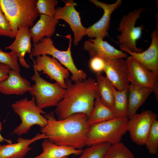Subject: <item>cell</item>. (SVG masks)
I'll return each instance as SVG.
<instances>
[{
	"label": "cell",
	"mask_w": 158,
	"mask_h": 158,
	"mask_svg": "<svg viewBox=\"0 0 158 158\" xmlns=\"http://www.w3.org/2000/svg\"><path fill=\"white\" fill-rule=\"evenodd\" d=\"M44 116L48 123L41 128L40 132L47 139L59 145L69 146L82 150L86 146V142L89 128L88 117L85 114L78 113L60 120L56 118L54 112Z\"/></svg>",
	"instance_id": "1"
},
{
	"label": "cell",
	"mask_w": 158,
	"mask_h": 158,
	"mask_svg": "<svg viewBox=\"0 0 158 158\" xmlns=\"http://www.w3.org/2000/svg\"><path fill=\"white\" fill-rule=\"evenodd\" d=\"M65 81L66 92L55 109L57 120L78 113L84 114L89 118L98 96L95 79L89 77L73 82L68 78Z\"/></svg>",
	"instance_id": "2"
},
{
	"label": "cell",
	"mask_w": 158,
	"mask_h": 158,
	"mask_svg": "<svg viewBox=\"0 0 158 158\" xmlns=\"http://www.w3.org/2000/svg\"><path fill=\"white\" fill-rule=\"evenodd\" d=\"M37 0H0L2 11L13 30L16 32L23 26L29 28L39 14L36 7Z\"/></svg>",
	"instance_id": "3"
},
{
	"label": "cell",
	"mask_w": 158,
	"mask_h": 158,
	"mask_svg": "<svg viewBox=\"0 0 158 158\" xmlns=\"http://www.w3.org/2000/svg\"><path fill=\"white\" fill-rule=\"evenodd\" d=\"M128 117H117L89 126L86 146L107 143L111 145L120 142L127 131Z\"/></svg>",
	"instance_id": "4"
},
{
	"label": "cell",
	"mask_w": 158,
	"mask_h": 158,
	"mask_svg": "<svg viewBox=\"0 0 158 158\" xmlns=\"http://www.w3.org/2000/svg\"><path fill=\"white\" fill-rule=\"evenodd\" d=\"M66 37L69 40L68 47L66 51L59 50L54 46L51 38L44 37L38 43L33 44L31 55L34 57L44 54L51 55L71 73L72 75L70 79L72 81L85 80L87 78V74L83 70L77 68L72 58L71 51V35L69 34Z\"/></svg>",
	"instance_id": "5"
},
{
	"label": "cell",
	"mask_w": 158,
	"mask_h": 158,
	"mask_svg": "<svg viewBox=\"0 0 158 158\" xmlns=\"http://www.w3.org/2000/svg\"><path fill=\"white\" fill-rule=\"evenodd\" d=\"M11 107L21 121L14 130L13 133L19 136L26 134L34 125H37L42 128L48 123L47 119L42 115L46 113L37 107L34 96L30 100L25 97L17 101L12 104Z\"/></svg>",
	"instance_id": "6"
},
{
	"label": "cell",
	"mask_w": 158,
	"mask_h": 158,
	"mask_svg": "<svg viewBox=\"0 0 158 158\" xmlns=\"http://www.w3.org/2000/svg\"><path fill=\"white\" fill-rule=\"evenodd\" d=\"M34 74L31 79L35 82L29 91L35 97L36 104L40 109L56 106L62 99L66 92V89L56 82L51 83L41 77L33 66Z\"/></svg>",
	"instance_id": "7"
},
{
	"label": "cell",
	"mask_w": 158,
	"mask_h": 158,
	"mask_svg": "<svg viewBox=\"0 0 158 158\" xmlns=\"http://www.w3.org/2000/svg\"><path fill=\"white\" fill-rule=\"evenodd\" d=\"M145 9L143 7L135 9L120 19L117 30L121 33L117 36L119 46L125 47L135 53L144 51L137 47L136 42L141 37L144 27L142 24L139 26H136L135 25L141 13Z\"/></svg>",
	"instance_id": "8"
},
{
	"label": "cell",
	"mask_w": 158,
	"mask_h": 158,
	"mask_svg": "<svg viewBox=\"0 0 158 158\" xmlns=\"http://www.w3.org/2000/svg\"><path fill=\"white\" fill-rule=\"evenodd\" d=\"M157 114L150 110L136 114L129 118L127 125L132 140L138 145H145Z\"/></svg>",
	"instance_id": "9"
},
{
	"label": "cell",
	"mask_w": 158,
	"mask_h": 158,
	"mask_svg": "<svg viewBox=\"0 0 158 158\" xmlns=\"http://www.w3.org/2000/svg\"><path fill=\"white\" fill-rule=\"evenodd\" d=\"M126 60L130 84L152 89L158 100V77L132 56L128 57Z\"/></svg>",
	"instance_id": "10"
},
{
	"label": "cell",
	"mask_w": 158,
	"mask_h": 158,
	"mask_svg": "<svg viewBox=\"0 0 158 158\" xmlns=\"http://www.w3.org/2000/svg\"><path fill=\"white\" fill-rule=\"evenodd\" d=\"M33 66L39 72L47 75L50 79L55 80L62 87L66 89L65 80L68 78L69 71L53 57L44 54L36 57L33 60Z\"/></svg>",
	"instance_id": "11"
},
{
	"label": "cell",
	"mask_w": 158,
	"mask_h": 158,
	"mask_svg": "<svg viewBox=\"0 0 158 158\" xmlns=\"http://www.w3.org/2000/svg\"><path fill=\"white\" fill-rule=\"evenodd\" d=\"M90 1L98 8H102L104 13L100 19L91 26L87 28L85 35L90 39L99 38L104 40L108 34L111 16L113 12L122 4V0H117L111 4H108L97 0Z\"/></svg>",
	"instance_id": "12"
},
{
	"label": "cell",
	"mask_w": 158,
	"mask_h": 158,
	"mask_svg": "<svg viewBox=\"0 0 158 158\" xmlns=\"http://www.w3.org/2000/svg\"><path fill=\"white\" fill-rule=\"evenodd\" d=\"M63 1L65 5L63 7L56 8L54 17L58 20H64L69 25L74 35V44L77 46L83 37L86 35V28L81 23L80 13L75 8L76 4L74 0Z\"/></svg>",
	"instance_id": "13"
},
{
	"label": "cell",
	"mask_w": 158,
	"mask_h": 158,
	"mask_svg": "<svg viewBox=\"0 0 158 158\" xmlns=\"http://www.w3.org/2000/svg\"><path fill=\"white\" fill-rule=\"evenodd\" d=\"M104 60L103 71L106 77L116 90L128 91L130 83L126 60L122 58Z\"/></svg>",
	"instance_id": "14"
},
{
	"label": "cell",
	"mask_w": 158,
	"mask_h": 158,
	"mask_svg": "<svg viewBox=\"0 0 158 158\" xmlns=\"http://www.w3.org/2000/svg\"><path fill=\"white\" fill-rule=\"evenodd\" d=\"M151 34V42L149 47L140 53L132 51L126 47L119 46L121 51L129 54L136 60L158 77V24Z\"/></svg>",
	"instance_id": "15"
},
{
	"label": "cell",
	"mask_w": 158,
	"mask_h": 158,
	"mask_svg": "<svg viewBox=\"0 0 158 158\" xmlns=\"http://www.w3.org/2000/svg\"><path fill=\"white\" fill-rule=\"evenodd\" d=\"M83 48L91 58L98 56L107 60L116 58L125 59L128 57L127 53L116 49L101 38L89 39L85 41Z\"/></svg>",
	"instance_id": "16"
},
{
	"label": "cell",
	"mask_w": 158,
	"mask_h": 158,
	"mask_svg": "<svg viewBox=\"0 0 158 158\" xmlns=\"http://www.w3.org/2000/svg\"><path fill=\"white\" fill-rule=\"evenodd\" d=\"M29 29V27L25 26L19 28L16 32L14 41L5 48L15 51L20 65L26 69L30 68V66L26 61L25 56L27 53L31 54L32 48Z\"/></svg>",
	"instance_id": "17"
},
{
	"label": "cell",
	"mask_w": 158,
	"mask_h": 158,
	"mask_svg": "<svg viewBox=\"0 0 158 158\" xmlns=\"http://www.w3.org/2000/svg\"><path fill=\"white\" fill-rule=\"evenodd\" d=\"M47 138L44 134L38 133L31 139L19 137L15 143L0 144V158H24L32 149L29 146L30 144L39 140Z\"/></svg>",
	"instance_id": "18"
},
{
	"label": "cell",
	"mask_w": 158,
	"mask_h": 158,
	"mask_svg": "<svg viewBox=\"0 0 158 158\" xmlns=\"http://www.w3.org/2000/svg\"><path fill=\"white\" fill-rule=\"evenodd\" d=\"M31 86L19 73L11 69L7 78L0 83V92L7 95H21L29 92Z\"/></svg>",
	"instance_id": "19"
},
{
	"label": "cell",
	"mask_w": 158,
	"mask_h": 158,
	"mask_svg": "<svg viewBox=\"0 0 158 158\" xmlns=\"http://www.w3.org/2000/svg\"><path fill=\"white\" fill-rule=\"evenodd\" d=\"M59 23V20L54 17L40 15L38 20L29 29L33 44L38 43L44 37L51 38L52 37Z\"/></svg>",
	"instance_id": "20"
},
{
	"label": "cell",
	"mask_w": 158,
	"mask_h": 158,
	"mask_svg": "<svg viewBox=\"0 0 158 158\" xmlns=\"http://www.w3.org/2000/svg\"><path fill=\"white\" fill-rule=\"evenodd\" d=\"M41 146L42 152L33 158H61L72 154L80 155L83 150L69 146L58 145L47 138L44 139Z\"/></svg>",
	"instance_id": "21"
},
{
	"label": "cell",
	"mask_w": 158,
	"mask_h": 158,
	"mask_svg": "<svg viewBox=\"0 0 158 158\" xmlns=\"http://www.w3.org/2000/svg\"><path fill=\"white\" fill-rule=\"evenodd\" d=\"M153 92L150 88L135 86L130 84L128 90V113L129 118L136 113L138 109Z\"/></svg>",
	"instance_id": "22"
},
{
	"label": "cell",
	"mask_w": 158,
	"mask_h": 158,
	"mask_svg": "<svg viewBox=\"0 0 158 158\" xmlns=\"http://www.w3.org/2000/svg\"><path fill=\"white\" fill-rule=\"evenodd\" d=\"M117 117L112 109L102 102L97 97L92 110L88 119L89 126L106 121Z\"/></svg>",
	"instance_id": "23"
},
{
	"label": "cell",
	"mask_w": 158,
	"mask_h": 158,
	"mask_svg": "<svg viewBox=\"0 0 158 158\" xmlns=\"http://www.w3.org/2000/svg\"><path fill=\"white\" fill-rule=\"evenodd\" d=\"M98 96L104 103L112 108L114 102V87L106 76L101 73L96 75Z\"/></svg>",
	"instance_id": "24"
},
{
	"label": "cell",
	"mask_w": 158,
	"mask_h": 158,
	"mask_svg": "<svg viewBox=\"0 0 158 158\" xmlns=\"http://www.w3.org/2000/svg\"><path fill=\"white\" fill-rule=\"evenodd\" d=\"M128 91L114 89V102L112 109L117 117H128Z\"/></svg>",
	"instance_id": "25"
},
{
	"label": "cell",
	"mask_w": 158,
	"mask_h": 158,
	"mask_svg": "<svg viewBox=\"0 0 158 158\" xmlns=\"http://www.w3.org/2000/svg\"><path fill=\"white\" fill-rule=\"evenodd\" d=\"M103 158H135L132 152L122 142L111 145Z\"/></svg>",
	"instance_id": "26"
},
{
	"label": "cell",
	"mask_w": 158,
	"mask_h": 158,
	"mask_svg": "<svg viewBox=\"0 0 158 158\" xmlns=\"http://www.w3.org/2000/svg\"><path fill=\"white\" fill-rule=\"evenodd\" d=\"M111 145L104 143L87 147L78 158H103Z\"/></svg>",
	"instance_id": "27"
},
{
	"label": "cell",
	"mask_w": 158,
	"mask_h": 158,
	"mask_svg": "<svg viewBox=\"0 0 158 158\" xmlns=\"http://www.w3.org/2000/svg\"><path fill=\"white\" fill-rule=\"evenodd\" d=\"M145 145L150 153L156 154L158 150V121L153 123Z\"/></svg>",
	"instance_id": "28"
},
{
	"label": "cell",
	"mask_w": 158,
	"mask_h": 158,
	"mask_svg": "<svg viewBox=\"0 0 158 158\" xmlns=\"http://www.w3.org/2000/svg\"><path fill=\"white\" fill-rule=\"evenodd\" d=\"M18 58L16 52L3 51L0 47V63L8 66L10 69L20 73V68L18 62Z\"/></svg>",
	"instance_id": "29"
},
{
	"label": "cell",
	"mask_w": 158,
	"mask_h": 158,
	"mask_svg": "<svg viewBox=\"0 0 158 158\" xmlns=\"http://www.w3.org/2000/svg\"><path fill=\"white\" fill-rule=\"evenodd\" d=\"M58 1L56 0H37L36 7L40 15L42 14L50 17H54L55 6Z\"/></svg>",
	"instance_id": "30"
},
{
	"label": "cell",
	"mask_w": 158,
	"mask_h": 158,
	"mask_svg": "<svg viewBox=\"0 0 158 158\" xmlns=\"http://www.w3.org/2000/svg\"><path fill=\"white\" fill-rule=\"evenodd\" d=\"M16 32L11 29L9 23L2 11L0 12V36L15 38Z\"/></svg>",
	"instance_id": "31"
},
{
	"label": "cell",
	"mask_w": 158,
	"mask_h": 158,
	"mask_svg": "<svg viewBox=\"0 0 158 158\" xmlns=\"http://www.w3.org/2000/svg\"><path fill=\"white\" fill-rule=\"evenodd\" d=\"M90 66L94 72L97 73H101L104 69L105 61L104 59L101 57L94 56L91 58L90 62Z\"/></svg>",
	"instance_id": "32"
},
{
	"label": "cell",
	"mask_w": 158,
	"mask_h": 158,
	"mask_svg": "<svg viewBox=\"0 0 158 158\" xmlns=\"http://www.w3.org/2000/svg\"><path fill=\"white\" fill-rule=\"evenodd\" d=\"M11 69L8 66L0 63V83L7 78Z\"/></svg>",
	"instance_id": "33"
},
{
	"label": "cell",
	"mask_w": 158,
	"mask_h": 158,
	"mask_svg": "<svg viewBox=\"0 0 158 158\" xmlns=\"http://www.w3.org/2000/svg\"><path fill=\"white\" fill-rule=\"evenodd\" d=\"M2 128V123L0 121V132ZM3 141H6L8 143L11 144L12 143V142L11 140H8L5 139L1 135L0 133V142H3Z\"/></svg>",
	"instance_id": "34"
},
{
	"label": "cell",
	"mask_w": 158,
	"mask_h": 158,
	"mask_svg": "<svg viewBox=\"0 0 158 158\" xmlns=\"http://www.w3.org/2000/svg\"><path fill=\"white\" fill-rule=\"evenodd\" d=\"M2 11L1 8V6L0 4V12H1V11Z\"/></svg>",
	"instance_id": "35"
},
{
	"label": "cell",
	"mask_w": 158,
	"mask_h": 158,
	"mask_svg": "<svg viewBox=\"0 0 158 158\" xmlns=\"http://www.w3.org/2000/svg\"><path fill=\"white\" fill-rule=\"evenodd\" d=\"M61 158H68V157H64Z\"/></svg>",
	"instance_id": "36"
}]
</instances>
